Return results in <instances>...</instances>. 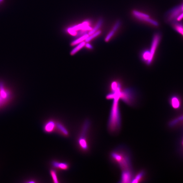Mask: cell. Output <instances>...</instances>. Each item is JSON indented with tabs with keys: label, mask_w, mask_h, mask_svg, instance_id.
Returning a JSON list of instances; mask_svg holds the SVG:
<instances>
[{
	"label": "cell",
	"mask_w": 183,
	"mask_h": 183,
	"mask_svg": "<svg viewBox=\"0 0 183 183\" xmlns=\"http://www.w3.org/2000/svg\"><path fill=\"white\" fill-rule=\"evenodd\" d=\"M171 23L174 29L183 37V23L180 21H175Z\"/></svg>",
	"instance_id": "5bb4252c"
},
{
	"label": "cell",
	"mask_w": 183,
	"mask_h": 183,
	"mask_svg": "<svg viewBox=\"0 0 183 183\" xmlns=\"http://www.w3.org/2000/svg\"><path fill=\"white\" fill-rule=\"evenodd\" d=\"M139 20H141V21H143L145 22H146L150 23V24L154 25L156 26V27H158L159 25V23L156 21V20H154L152 19H151L150 17L148 18H141V17H137L136 18Z\"/></svg>",
	"instance_id": "d6986e66"
},
{
	"label": "cell",
	"mask_w": 183,
	"mask_h": 183,
	"mask_svg": "<svg viewBox=\"0 0 183 183\" xmlns=\"http://www.w3.org/2000/svg\"><path fill=\"white\" fill-rule=\"evenodd\" d=\"M161 39V36L160 33H157L154 35L151 46L150 51L151 54V59L152 60L154 59V56L155 53L156 51L159 44Z\"/></svg>",
	"instance_id": "9c48e42d"
},
{
	"label": "cell",
	"mask_w": 183,
	"mask_h": 183,
	"mask_svg": "<svg viewBox=\"0 0 183 183\" xmlns=\"http://www.w3.org/2000/svg\"><path fill=\"white\" fill-rule=\"evenodd\" d=\"M86 43V42L84 41L76 45V46L70 52V54L71 56H74V55L76 54L78 52L81 50V49H82L84 47H85Z\"/></svg>",
	"instance_id": "9a60e30c"
},
{
	"label": "cell",
	"mask_w": 183,
	"mask_h": 183,
	"mask_svg": "<svg viewBox=\"0 0 183 183\" xmlns=\"http://www.w3.org/2000/svg\"><path fill=\"white\" fill-rule=\"evenodd\" d=\"M56 132L64 137H67L69 136V130L62 122L56 120Z\"/></svg>",
	"instance_id": "8fae6325"
},
{
	"label": "cell",
	"mask_w": 183,
	"mask_h": 183,
	"mask_svg": "<svg viewBox=\"0 0 183 183\" xmlns=\"http://www.w3.org/2000/svg\"><path fill=\"white\" fill-rule=\"evenodd\" d=\"M179 121L183 120V115L181 116L178 118Z\"/></svg>",
	"instance_id": "83f0119b"
},
{
	"label": "cell",
	"mask_w": 183,
	"mask_h": 183,
	"mask_svg": "<svg viewBox=\"0 0 183 183\" xmlns=\"http://www.w3.org/2000/svg\"><path fill=\"white\" fill-rule=\"evenodd\" d=\"M52 167L56 170L66 171L69 168V164L67 162L59 161L56 160L52 161L51 162Z\"/></svg>",
	"instance_id": "30bf717a"
},
{
	"label": "cell",
	"mask_w": 183,
	"mask_h": 183,
	"mask_svg": "<svg viewBox=\"0 0 183 183\" xmlns=\"http://www.w3.org/2000/svg\"><path fill=\"white\" fill-rule=\"evenodd\" d=\"M89 36L88 34H87L78 37V38L74 40L71 42V46H74L83 42L85 41L87 38Z\"/></svg>",
	"instance_id": "2e32d148"
},
{
	"label": "cell",
	"mask_w": 183,
	"mask_h": 183,
	"mask_svg": "<svg viewBox=\"0 0 183 183\" xmlns=\"http://www.w3.org/2000/svg\"><path fill=\"white\" fill-rule=\"evenodd\" d=\"M115 33V32L112 30L111 31H110L105 38V42H109L111 38L114 36Z\"/></svg>",
	"instance_id": "603a6c76"
},
{
	"label": "cell",
	"mask_w": 183,
	"mask_h": 183,
	"mask_svg": "<svg viewBox=\"0 0 183 183\" xmlns=\"http://www.w3.org/2000/svg\"><path fill=\"white\" fill-rule=\"evenodd\" d=\"M11 98V92L6 88L3 84L0 82V109L6 105Z\"/></svg>",
	"instance_id": "5b68a950"
},
{
	"label": "cell",
	"mask_w": 183,
	"mask_h": 183,
	"mask_svg": "<svg viewBox=\"0 0 183 183\" xmlns=\"http://www.w3.org/2000/svg\"><path fill=\"white\" fill-rule=\"evenodd\" d=\"M121 87H119L114 91V100L112 107L108 123V129L112 133H117L120 130L121 125V117L119 105L120 99Z\"/></svg>",
	"instance_id": "6da1fadb"
},
{
	"label": "cell",
	"mask_w": 183,
	"mask_h": 183,
	"mask_svg": "<svg viewBox=\"0 0 183 183\" xmlns=\"http://www.w3.org/2000/svg\"><path fill=\"white\" fill-rule=\"evenodd\" d=\"M146 174V172L143 170L139 171L135 175H134L131 182L137 183L141 182L144 181Z\"/></svg>",
	"instance_id": "4fadbf2b"
},
{
	"label": "cell",
	"mask_w": 183,
	"mask_h": 183,
	"mask_svg": "<svg viewBox=\"0 0 183 183\" xmlns=\"http://www.w3.org/2000/svg\"><path fill=\"white\" fill-rule=\"evenodd\" d=\"M101 33V31L100 30H99L94 33L90 35L85 40L86 42H91V40L95 38L96 37L99 36Z\"/></svg>",
	"instance_id": "44dd1931"
},
{
	"label": "cell",
	"mask_w": 183,
	"mask_h": 183,
	"mask_svg": "<svg viewBox=\"0 0 183 183\" xmlns=\"http://www.w3.org/2000/svg\"><path fill=\"white\" fill-rule=\"evenodd\" d=\"M134 93L132 90L125 89L120 92V98L129 105H131L134 101Z\"/></svg>",
	"instance_id": "52a82bcc"
},
{
	"label": "cell",
	"mask_w": 183,
	"mask_h": 183,
	"mask_svg": "<svg viewBox=\"0 0 183 183\" xmlns=\"http://www.w3.org/2000/svg\"><path fill=\"white\" fill-rule=\"evenodd\" d=\"M103 23V19H99L94 28H92V30L89 32L88 34L89 35L94 33L95 32L100 30V29L101 28V26L102 25Z\"/></svg>",
	"instance_id": "e0dca14e"
},
{
	"label": "cell",
	"mask_w": 183,
	"mask_h": 183,
	"mask_svg": "<svg viewBox=\"0 0 183 183\" xmlns=\"http://www.w3.org/2000/svg\"><path fill=\"white\" fill-rule=\"evenodd\" d=\"M133 15L135 16L136 18L137 17H141V18H148L150 16L146 14L142 13L137 10H134L133 11Z\"/></svg>",
	"instance_id": "7402d4cb"
},
{
	"label": "cell",
	"mask_w": 183,
	"mask_h": 183,
	"mask_svg": "<svg viewBox=\"0 0 183 183\" xmlns=\"http://www.w3.org/2000/svg\"><path fill=\"white\" fill-rule=\"evenodd\" d=\"M90 126L89 121L86 120L83 124L80 135L77 141L78 147L84 152H86L89 150V144L87 134Z\"/></svg>",
	"instance_id": "3957f363"
},
{
	"label": "cell",
	"mask_w": 183,
	"mask_h": 183,
	"mask_svg": "<svg viewBox=\"0 0 183 183\" xmlns=\"http://www.w3.org/2000/svg\"><path fill=\"white\" fill-rule=\"evenodd\" d=\"M110 158L121 171L133 170L130 154L123 146L119 147L112 151Z\"/></svg>",
	"instance_id": "7a4b0ae2"
},
{
	"label": "cell",
	"mask_w": 183,
	"mask_h": 183,
	"mask_svg": "<svg viewBox=\"0 0 183 183\" xmlns=\"http://www.w3.org/2000/svg\"><path fill=\"white\" fill-rule=\"evenodd\" d=\"M56 120L50 119L46 121L43 126V131L48 134L56 132Z\"/></svg>",
	"instance_id": "ba28073f"
},
{
	"label": "cell",
	"mask_w": 183,
	"mask_h": 183,
	"mask_svg": "<svg viewBox=\"0 0 183 183\" xmlns=\"http://www.w3.org/2000/svg\"><path fill=\"white\" fill-rule=\"evenodd\" d=\"M121 22L120 20H118L116 22L112 29V30L114 31L115 32L120 28L121 25Z\"/></svg>",
	"instance_id": "cb8c5ba5"
},
{
	"label": "cell",
	"mask_w": 183,
	"mask_h": 183,
	"mask_svg": "<svg viewBox=\"0 0 183 183\" xmlns=\"http://www.w3.org/2000/svg\"><path fill=\"white\" fill-rule=\"evenodd\" d=\"M183 19V4L173 8L167 12L165 19L168 22L181 21Z\"/></svg>",
	"instance_id": "277c9868"
},
{
	"label": "cell",
	"mask_w": 183,
	"mask_h": 183,
	"mask_svg": "<svg viewBox=\"0 0 183 183\" xmlns=\"http://www.w3.org/2000/svg\"><path fill=\"white\" fill-rule=\"evenodd\" d=\"M171 105L174 109H178L180 107V102L179 98L176 97H173L171 100Z\"/></svg>",
	"instance_id": "ac0fdd59"
},
{
	"label": "cell",
	"mask_w": 183,
	"mask_h": 183,
	"mask_svg": "<svg viewBox=\"0 0 183 183\" xmlns=\"http://www.w3.org/2000/svg\"><path fill=\"white\" fill-rule=\"evenodd\" d=\"M85 47H86L87 49H89V50H92L93 48V46H92L90 43H89V42H86L85 45Z\"/></svg>",
	"instance_id": "484cf974"
},
{
	"label": "cell",
	"mask_w": 183,
	"mask_h": 183,
	"mask_svg": "<svg viewBox=\"0 0 183 183\" xmlns=\"http://www.w3.org/2000/svg\"><path fill=\"white\" fill-rule=\"evenodd\" d=\"M179 121L178 118L174 119V120L170 122L169 124V126L170 127H173L176 125L179 122Z\"/></svg>",
	"instance_id": "d4e9b609"
},
{
	"label": "cell",
	"mask_w": 183,
	"mask_h": 183,
	"mask_svg": "<svg viewBox=\"0 0 183 183\" xmlns=\"http://www.w3.org/2000/svg\"><path fill=\"white\" fill-rule=\"evenodd\" d=\"M182 144H183V141H182Z\"/></svg>",
	"instance_id": "f1b7e54d"
},
{
	"label": "cell",
	"mask_w": 183,
	"mask_h": 183,
	"mask_svg": "<svg viewBox=\"0 0 183 183\" xmlns=\"http://www.w3.org/2000/svg\"><path fill=\"white\" fill-rule=\"evenodd\" d=\"M121 175L120 183L131 182L134 174L133 170L121 171Z\"/></svg>",
	"instance_id": "7c38bea8"
},
{
	"label": "cell",
	"mask_w": 183,
	"mask_h": 183,
	"mask_svg": "<svg viewBox=\"0 0 183 183\" xmlns=\"http://www.w3.org/2000/svg\"><path fill=\"white\" fill-rule=\"evenodd\" d=\"M50 173L52 181H53L54 183H59V182L56 170L54 169V168L51 169L50 171Z\"/></svg>",
	"instance_id": "ffe728a7"
},
{
	"label": "cell",
	"mask_w": 183,
	"mask_h": 183,
	"mask_svg": "<svg viewBox=\"0 0 183 183\" xmlns=\"http://www.w3.org/2000/svg\"><path fill=\"white\" fill-rule=\"evenodd\" d=\"M28 183H35L36 182L35 180L33 179H30L28 180Z\"/></svg>",
	"instance_id": "4316f807"
},
{
	"label": "cell",
	"mask_w": 183,
	"mask_h": 183,
	"mask_svg": "<svg viewBox=\"0 0 183 183\" xmlns=\"http://www.w3.org/2000/svg\"><path fill=\"white\" fill-rule=\"evenodd\" d=\"M90 22L88 21H85L78 25H75L67 29V32L73 36H76L77 32L80 30H84L89 32L92 28L90 26Z\"/></svg>",
	"instance_id": "8992f818"
}]
</instances>
